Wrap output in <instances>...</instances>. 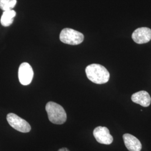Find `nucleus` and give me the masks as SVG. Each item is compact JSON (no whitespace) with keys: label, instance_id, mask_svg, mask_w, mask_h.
<instances>
[{"label":"nucleus","instance_id":"nucleus-6","mask_svg":"<svg viewBox=\"0 0 151 151\" xmlns=\"http://www.w3.org/2000/svg\"><path fill=\"white\" fill-rule=\"evenodd\" d=\"M93 134L97 142L104 145H110L113 142V137L109 130L105 127H97L93 132Z\"/></svg>","mask_w":151,"mask_h":151},{"label":"nucleus","instance_id":"nucleus-7","mask_svg":"<svg viewBox=\"0 0 151 151\" xmlns=\"http://www.w3.org/2000/svg\"><path fill=\"white\" fill-rule=\"evenodd\" d=\"M132 37L136 43H147L151 40V29L146 27L138 28L133 32Z\"/></svg>","mask_w":151,"mask_h":151},{"label":"nucleus","instance_id":"nucleus-1","mask_svg":"<svg viewBox=\"0 0 151 151\" xmlns=\"http://www.w3.org/2000/svg\"><path fill=\"white\" fill-rule=\"evenodd\" d=\"M87 77L93 83L104 84L110 79V73L102 65L91 64L88 65L85 70Z\"/></svg>","mask_w":151,"mask_h":151},{"label":"nucleus","instance_id":"nucleus-10","mask_svg":"<svg viewBox=\"0 0 151 151\" xmlns=\"http://www.w3.org/2000/svg\"><path fill=\"white\" fill-rule=\"evenodd\" d=\"M16 14V12L13 10L4 11L1 18V24L2 25L5 27L11 25Z\"/></svg>","mask_w":151,"mask_h":151},{"label":"nucleus","instance_id":"nucleus-4","mask_svg":"<svg viewBox=\"0 0 151 151\" xmlns=\"http://www.w3.org/2000/svg\"><path fill=\"white\" fill-rule=\"evenodd\" d=\"M7 120L11 127L19 132L28 133L31 130V126L29 123L15 114H8L7 115Z\"/></svg>","mask_w":151,"mask_h":151},{"label":"nucleus","instance_id":"nucleus-2","mask_svg":"<svg viewBox=\"0 0 151 151\" xmlns=\"http://www.w3.org/2000/svg\"><path fill=\"white\" fill-rule=\"evenodd\" d=\"M45 110L49 121L55 124H63L67 120V114L64 108L57 103L49 101L47 104Z\"/></svg>","mask_w":151,"mask_h":151},{"label":"nucleus","instance_id":"nucleus-3","mask_svg":"<svg viewBox=\"0 0 151 151\" xmlns=\"http://www.w3.org/2000/svg\"><path fill=\"white\" fill-rule=\"evenodd\" d=\"M60 39L63 43L76 45L82 43L84 40V35L74 29L65 28L60 33Z\"/></svg>","mask_w":151,"mask_h":151},{"label":"nucleus","instance_id":"nucleus-5","mask_svg":"<svg viewBox=\"0 0 151 151\" xmlns=\"http://www.w3.org/2000/svg\"><path fill=\"white\" fill-rule=\"evenodd\" d=\"M18 76L19 81L22 85H29L34 76V72L31 65L27 62L21 64L19 68Z\"/></svg>","mask_w":151,"mask_h":151},{"label":"nucleus","instance_id":"nucleus-8","mask_svg":"<svg viewBox=\"0 0 151 151\" xmlns=\"http://www.w3.org/2000/svg\"><path fill=\"white\" fill-rule=\"evenodd\" d=\"M124 144L127 148L129 151H140L142 144L139 140L135 137L128 133L124 134L123 136Z\"/></svg>","mask_w":151,"mask_h":151},{"label":"nucleus","instance_id":"nucleus-9","mask_svg":"<svg viewBox=\"0 0 151 151\" xmlns=\"http://www.w3.org/2000/svg\"><path fill=\"white\" fill-rule=\"evenodd\" d=\"M132 100L133 103L139 104L143 107H148L151 104V97L147 92L140 91L132 95Z\"/></svg>","mask_w":151,"mask_h":151},{"label":"nucleus","instance_id":"nucleus-12","mask_svg":"<svg viewBox=\"0 0 151 151\" xmlns=\"http://www.w3.org/2000/svg\"><path fill=\"white\" fill-rule=\"evenodd\" d=\"M58 151H70L67 148H65V147H63V148H62L60 149Z\"/></svg>","mask_w":151,"mask_h":151},{"label":"nucleus","instance_id":"nucleus-11","mask_svg":"<svg viewBox=\"0 0 151 151\" xmlns=\"http://www.w3.org/2000/svg\"><path fill=\"white\" fill-rule=\"evenodd\" d=\"M16 3V0H0V9L4 11L12 10Z\"/></svg>","mask_w":151,"mask_h":151}]
</instances>
